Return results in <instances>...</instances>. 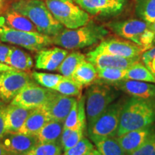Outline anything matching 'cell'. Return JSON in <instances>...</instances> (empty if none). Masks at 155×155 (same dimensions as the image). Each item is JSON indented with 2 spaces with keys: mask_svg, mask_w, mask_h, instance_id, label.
<instances>
[{
  "mask_svg": "<svg viewBox=\"0 0 155 155\" xmlns=\"http://www.w3.org/2000/svg\"><path fill=\"white\" fill-rule=\"evenodd\" d=\"M63 148L60 141L38 143L26 155H61Z\"/></svg>",
  "mask_w": 155,
  "mask_h": 155,
  "instance_id": "obj_31",
  "label": "cell"
},
{
  "mask_svg": "<svg viewBox=\"0 0 155 155\" xmlns=\"http://www.w3.org/2000/svg\"><path fill=\"white\" fill-rule=\"evenodd\" d=\"M83 10L96 16H111L123 9L125 0H73Z\"/></svg>",
  "mask_w": 155,
  "mask_h": 155,
  "instance_id": "obj_15",
  "label": "cell"
},
{
  "mask_svg": "<svg viewBox=\"0 0 155 155\" xmlns=\"http://www.w3.org/2000/svg\"><path fill=\"white\" fill-rule=\"evenodd\" d=\"M94 50L98 53L132 58L141 57L147 50L131 41L119 38H108L102 40Z\"/></svg>",
  "mask_w": 155,
  "mask_h": 155,
  "instance_id": "obj_10",
  "label": "cell"
},
{
  "mask_svg": "<svg viewBox=\"0 0 155 155\" xmlns=\"http://www.w3.org/2000/svg\"><path fill=\"white\" fill-rule=\"evenodd\" d=\"M7 2L8 0H0V16L3 15L7 9Z\"/></svg>",
  "mask_w": 155,
  "mask_h": 155,
  "instance_id": "obj_40",
  "label": "cell"
},
{
  "mask_svg": "<svg viewBox=\"0 0 155 155\" xmlns=\"http://www.w3.org/2000/svg\"><path fill=\"white\" fill-rule=\"evenodd\" d=\"M5 110V107L0 106V141L2 140V139L6 134Z\"/></svg>",
  "mask_w": 155,
  "mask_h": 155,
  "instance_id": "obj_38",
  "label": "cell"
},
{
  "mask_svg": "<svg viewBox=\"0 0 155 155\" xmlns=\"http://www.w3.org/2000/svg\"><path fill=\"white\" fill-rule=\"evenodd\" d=\"M64 122L50 119L36 135L39 143H49L60 141L63 130Z\"/></svg>",
  "mask_w": 155,
  "mask_h": 155,
  "instance_id": "obj_24",
  "label": "cell"
},
{
  "mask_svg": "<svg viewBox=\"0 0 155 155\" xmlns=\"http://www.w3.org/2000/svg\"><path fill=\"white\" fill-rule=\"evenodd\" d=\"M10 7L28 17L37 31L45 35L53 38L64 29L42 0H17L12 3Z\"/></svg>",
  "mask_w": 155,
  "mask_h": 155,
  "instance_id": "obj_2",
  "label": "cell"
},
{
  "mask_svg": "<svg viewBox=\"0 0 155 155\" xmlns=\"http://www.w3.org/2000/svg\"><path fill=\"white\" fill-rule=\"evenodd\" d=\"M83 87L73 81L71 78L65 77L58 85L55 87L54 91H57L64 96L77 97L79 98L82 96L81 91Z\"/></svg>",
  "mask_w": 155,
  "mask_h": 155,
  "instance_id": "obj_30",
  "label": "cell"
},
{
  "mask_svg": "<svg viewBox=\"0 0 155 155\" xmlns=\"http://www.w3.org/2000/svg\"><path fill=\"white\" fill-rule=\"evenodd\" d=\"M32 111V109H26L12 104L7 106L5 110L6 133L19 132Z\"/></svg>",
  "mask_w": 155,
  "mask_h": 155,
  "instance_id": "obj_19",
  "label": "cell"
},
{
  "mask_svg": "<svg viewBox=\"0 0 155 155\" xmlns=\"http://www.w3.org/2000/svg\"><path fill=\"white\" fill-rule=\"evenodd\" d=\"M153 129L154 128L151 126L143 129L128 131L116 137V139L126 154L129 155L144 144Z\"/></svg>",
  "mask_w": 155,
  "mask_h": 155,
  "instance_id": "obj_18",
  "label": "cell"
},
{
  "mask_svg": "<svg viewBox=\"0 0 155 155\" xmlns=\"http://www.w3.org/2000/svg\"><path fill=\"white\" fill-rule=\"evenodd\" d=\"M86 61L91 63L97 70L106 68L127 70L141 60V57L127 58L110 54L98 53L94 50L89 52L86 55Z\"/></svg>",
  "mask_w": 155,
  "mask_h": 155,
  "instance_id": "obj_14",
  "label": "cell"
},
{
  "mask_svg": "<svg viewBox=\"0 0 155 155\" xmlns=\"http://www.w3.org/2000/svg\"><path fill=\"white\" fill-rule=\"evenodd\" d=\"M137 14L145 22H155V0H135Z\"/></svg>",
  "mask_w": 155,
  "mask_h": 155,
  "instance_id": "obj_29",
  "label": "cell"
},
{
  "mask_svg": "<svg viewBox=\"0 0 155 155\" xmlns=\"http://www.w3.org/2000/svg\"><path fill=\"white\" fill-rule=\"evenodd\" d=\"M7 155H9V154H7Z\"/></svg>",
  "mask_w": 155,
  "mask_h": 155,
  "instance_id": "obj_46",
  "label": "cell"
},
{
  "mask_svg": "<svg viewBox=\"0 0 155 155\" xmlns=\"http://www.w3.org/2000/svg\"><path fill=\"white\" fill-rule=\"evenodd\" d=\"M154 121L155 104L152 100L131 96L123 103L116 137L128 131L151 127Z\"/></svg>",
  "mask_w": 155,
  "mask_h": 155,
  "instance_id": "obj_1",
  "label": "cell"
},
{
  "mask_svg": "<svg viewBox=\"0 0 155 155\" xmlns=\"http://www.w3.org/2000/svg\"><path fill=\"white\" fill-rule=\"evenodd\" d=\"M12 70H16V69L10 66V65H7V64L2 63V62H0V73L5 72V71H12Z\"/></svg>",
  "mask_w": 155,
  "mask_h": 155,
  "instance_id": "obj_41",
  "label": "cell"
},
{
  "mask_svg": "<svg viewBox=\"0 0 155 155\" xmlns=\"http://www.w3.org/2000/svg\"><path fill=\"white\" fill-rule=\"evenodd\" d=\"M68 54V50L62 48H44L38 52L35 58V67L45 71H57Z\"/></svg>",
  "mask_w": 155,
  "mask_h": 155,
  "instance_id": "obj_16",
  "label": "cell"
},
{
  "mask_svg": "<svg viewBox=\"0 0 155 155\" xmlns=\"http://www.w3.org/2000/svg\"><path fill=\"white\" fill-rule=\"evenodd\" d=\"M10 47L3 44L2 42L0 40V62L5 63L7 55H8Z\"/></svg>",
  "mask_w": 155,
  "mask_h": 155,
  "instance_id": "obj_39",
  "label": "cell"
},
{
  "mask_svg": "<svg viewBox=\"0 0 155 155\" xmlns=\"http://www.w3.org/2000/svg\"><path fill=\"white\" fill-rule=\"evenodd\" d=\"M129 155H155V129H154L146 141Z\"/></svg>",
  "mask_w": 155,
  "mask_h": 155,
  "instance_id": "obj_34",
  "label": "cell"
},
{
  "mask_svg": "<svg viewBox=\"0 0 155 155\" xmlns=\"http://www.w3.org/2000/svg\"><path fill=\"white\" fill-rule=\"evenodd\" d=\"M123 103H112L91 127L88 129V135L93 142L107 138L116 137L119 127L120 114Z\"/></svg>",
  "mask_w": 155,
  "mask_h": 155,
  "instance_id": "obj_8",
  "label": "cell"
},
{
  "mask_svg": "<svg viewBox=\"0 0 155 155\" xmlns=\"http://www.w3.org/2000/svg\"><path fill=\"white\" fill-rule=\"evenodd\" d=\"M129 96L143 99L152 100L155 97V85L154 83L133 80H123L112 86Z\"/></svg>",
  "mask_w": 155,
  "mask_h": 155,
  "instance_id": "obj_17",
  "label": "cell"
},
{
  "mask_svg": "<svg viewBox=\"0 0 155 155\" xmlns=\"http://www.w3.org/2000/svg\"><path fill=\"white\" fill-rule=\"evenodd\" d=\"M50 120L49 116L41 107L35 108L32 109V112L25 120L24 124L19 129V133L36 136L45 124Z\"/></svg>",
  "mask_w": 155,
  "mask_h": 155,
  "instance_id": "obj_20",
  "label": "cell"
},
{
  "mask_svg": "<svg viewBox=\"0 0 155 155\" xmlns=\"http://www.w3.org/2000/svg\"><path fill=\"white\" fill-rule=\"evenodd\" d=\"M84 130L82 129H76V130H73L71 134L64 143L62 148L64 152L68 150L69 149L72 148L75 144L80 141L83 137H84Z\"/></svg>",
  "mask_w": 155,
  "mask_h": 155,
  "instance_id": "obj_37",
  "label": "cell"
},
{
  "mask_svg": "<svg viewBox=\"0 0 155 155\" xmlns=\"http://www.w3.org/2000/svg\"><path fill=\"white\" fill-rule=\"evenodd\" d=\"M85 60H86L85 55L79 52H73L68 54L57 71L64 77L71 78L77 67Z\"/></svg>",
  "mask_w": 155,
  "mask_h": 155,
  "instance_id": "obj_25",
  "label": "cell"
},
{
  "mask_svg": "<svg viewBox=\"0 0 155 155\" xmlns=\"http://www.w3.org/2000/svg\"><path fill=\"white\" fill-rule=\"evenodd\" d=\"M32 77L39 84L50 90H54L58 83L65 78L62 75L40 73L36 71L32 73Z\"/></svg>",
  "mask_w": 155,
  "mask_h": 155,
  "instance_id": "obj_32",
  "label": "cell"
},
{
  "mask_svg": "<svg viewBox=\"0 0 155 155\" xmlns=\"http://www.w3.org/2000/svg\"><path fill=\"white\" fill-rule=\"evenodd\" d=\"M51 90L30 82L12 100L11 104L26 109L41 107L49 97Z\"/></svg>",
  "mask_w": 155,
  "mask_h": 155,
  "instance_id": "obj_11",
  "label": "cell"
},
{
  "mask_svg": "<svg viewBox=\"0 0 155 155\" xmlns=\"http://www.w3.org/2000/svg\"><path fill=\"white\" fill-rule=\"evenodd\" d=\"M7 153L6 152V151L5 150L2 146V144L1 141H0V155H7Z\"/></svg>",
  "mask_w": 155,
  "mask_h": 155,
  "instance_id": "obj_43",
  "label": "cell"
},
{
  "mask_svg": "<svg viewBox=\"0 0 155 155\" xmlns=\"http://www.w3.org/2000/svg\"><path fill=\"white\" fill-rule=\"evenodd\" d=\"M71 78L82 87L90 86L98 80V70L91 63L85 60L77 67Z\"/></svg>",
  "mask_w": 155,
  "mask_h": 155,
  "instance_id": "obj_21",
  "label": "cell"
},
{
  "mask_svg": "<svg viewBox=\"0 0 155 155\" xmlns=\"http://www.w3.org/2000/svg\"><path fill=\"white\" fill-rule=\"evenodd\" d=\"M0 98H1V97H0ZM0 106H1V105H0Z\"/></svg>",
  "mask_w": 155,
  "mask_h": 155,
  "instance_id": "obj_45",
  "label": "cell"
},
{
  "mask_svg": "<svg viewBox=\"0 0 155 155\" xmlns=\"http://www.w3.org/2000/svg\"><path fill=\"white\" fill-rule=\"evenodd\" d=\"M85 155H101V154L99 152V151L98 150H96V149H94V150H92L91 152H89L88 153H87Z\"/></svg>",
  "mask_w": 155,
  "mask_h": 155,
  "instance_id": "obj_42",
  "label": "cell"
},
{
  "mask_svg": "<svg viewBox=\"0 0 155 155\" xmlns=\"http://www.w3.org/2000/svg\"><path fill=\"white\" fill-rule=\"evenodd\" d=\"M45 4L56 20L67 29L78 28L91 20L88 13L73 0H46Z\"/></svg>",
  "mask_w": 155,
  "mask_h": 155,
  "instance_id": "obj_7",
  "label": "cell"
},
{
  "mask_svg": "<svg viewBox=\"0 0 155 155\" xmlns=\"http://www.w3.org/2000/svg\"><path fill=\"white\" fill-rule=\"evenodd\" d=\"M114 33L144 48L147 50L152 48L155 42V32L150 24L140 19H127L108 24Z\"/></svg>",
  "mask_w": 155,
  "mask_h": 155,
  "instance_id": "obj_6",
  "label": "cell"
},
{
  "mask_svg": "<svg viewBox=\"0 0 155 155\" xmlns=\"http://www.w3.org/2000/svg\"><path fill=\"white\" fill-rule=\"evenodd\" d=\"M119 96L115 88L108 84L95 83L86 93V112L88 129Z\"/></svg>",
  "mask_w": 155,
  "mask_h": 155,
  "instance_id": "obj_4",
  "label": "cell"
},
{
  "mask_svg": "<svg viewBox=\"0 0 155 155\" xmlns=\"http://www.w3.org/2000/svg\"><path fill=\"white\" fill-rule=\"evenodd\" d=\"M127 70L119 68L98 69V80L96 83H104L113 86L114 83L125 80Z\"/></svg>",
  "mask_w": 155,
  "mask_h": 155,
  "instance_id": "obj_27",
  "label": "cell"
},
{
  "mask_svg": "<svg viewBox=\"0 0 155 155\" xmlns=\"http://www.w3.org/2000/svg\"><path fill=\"white\" fill-rule=\"evenodd\" d=\"M0 40L34 52H38L53 45L51 37L38 32H25L9 28L5 24L3 15L0 16Z\"/></svg>",
  "mask_w": 155,
  "mask_h": 155,
  "instance_id": "obj_5",
  "label": "cell"
},
{
  "mask_svg": "<svg viewBox=\"0 0 155 155\" xmlns=\"http://www.w3.org/2000/svg\"><path fill=\"white\" fill-rule=\"evenodd\" d=\"M5 22L9 28L25 32H38L35 25L24 15L9 7L3 14Z\"/></svg>",
  "mask_w": 155,
  "mask_h": 155,
  "instance_id": "obj_22",
  "label": "cell"
},
{
  "mask_svg": "<svg viewBox=\"0 0 155 155\" xmlns=\"http://www.w3.org/2000/svg\"><path fill=\"white\" fill-rule=\"evenodd\" d=\"M125 80H133L155 83V78L141 61L137 62L127 69Z\"/></svg>",
  "mask_w": 155,
  "mask_h": 155,
  "instance_id": "obj_26",
  "label": "cell"
},
{
  "mask_svg": "<svg viewBox=\"0 0 155 155\" xmlns=\"http://www.w3.org/2000/svg\"><path fill=\"white\" fill-rule=\"evenodd\" d=\"M2 146L9 155H26L33 149L39 141L36 136L21 133L5 134L1 140Z\"/></svg>",
  "mask_w": 155,
  "mask_h": 155,
  "instance_id": "obj_13",
  "label": "cell"
},
{
  "mask_svg": "<svg viewBox=\"0 0 155 155\" xmlns=\"http://www.w3.org/2000/svg\"><path fill=\"white\" fill-rule=\"evenodd\" d=\"M76 100L75 97L64 96L51 90L48 100L41 108L50 119L64 122Z\"/></svg>",
  "mask_w": 155,
  "mask_h": 155,
  "instance_id": "obj_12",
  "label": "cell"
},
{
  "mask_svg": "<svg viewBox=\"0 0 155 155\" xmlns=\"http://www.w3.org/2000/svg\"><path fill=\"white\" fill-rule=\"evenodd\" d=\"M144 65L155 78V47L146 50L141 56Z\"/></svg>",
  "mask_w": 155,
  "mask_h": 155,
  "instance_id": "obj_36",
  "label": "cell"
},
{
  "mask_svg": "<svg viewBox=\"0 0 155 155\" xmlns=\"http://www.w3.org/2000/svg\"><path fill=\"white\" fill-rule=\"evenodd\" d=\"M108 34V31L104 27L90 20L78 28L63 29L52 38L55 45L66 50H76L97 44Z\"/></svg>",
  "mask_w": 155,
  "mask_h": 155,
  "instance_id": "obj_3",
  "label": "cell"
},
{
  "mask_svg": "<svg viewBox=\"0 0 155 155\" xmlns=\"http://www.w3.org/2000/svg\"><path fill=\"white\" fill-rule=\"evenodd\" d=\"M5 63L21 71H28L33 66L31 55L16 47H10Z\"/></svg>",
  "mask_w": 155,
  "mask_h": 155,
  "instance_id": "obj_23",
  "label": "cell"
},
{
  "mask_svg": "<svg viewBox=\"0 0 155 155\" xmlns=\"http://www.w3.org/2000/svg\"><path fill=\"white\" fill-rule=\"evenodd\" d=\"M150 29L152 30V31H154L155 32V22L152 23V24H150Z\"/></svg>",
  "mask_w": 155,
  "mask_h": 155,
  "instance_id": "obj_44",
  "label": "cell"
},
{
  "mask_svg": "<svg viewBox=\"0 0 155 155\" xmlns=\"http://www.w3.org/2000/svg\"><path fill=\"white\" fill-rule=\"evenodd\" d=\"M101 155H127L118 142L116 137H107L94 142Z\"/></svg>",
  "mask_w": 155,
  "mask_h": 155,
  "instance_id": "obj_28",
  "label": "cell"
},
{
  "mask_svg": "<svg viewBox=\"0 0 155 155\" xmlns=\"http://www.w3.org/2000/svg\"><path fill=\"white\" fill-rule=\"evenodd\" d=\"M63 129H69L71 130H76L78 129V100L70 111L68 115L64 121Z\"/></svg>",
  "mask_w": 155,
  "mask_h": 155,
  "instance_id": "obj_35",
  "label": "cell"
},
{
  "mask_svg": "<svg viewBox=\"0 0 155 155\" xmlns=\"http://www.w3.org/2000/svg\"><path fill=\"white\" fill-rule=\"evenodd\" d=\"M94 149V144L86 137H83L78 144L64 152L63 155H85Z\"/></svg>",
  "mask_w": 155,
  "mask_h": 155,
  "instance_id": "obj_33",
  "label": "cell"
},
{
  "mask_svg": "<svg viewBox=\"0 0 155 155\" xmlns=\"http://www.w3.org/2000/svg\"><path fill=\"white\" fill-rule=\"evenodd\" d=\"M30 82V76L25 71L12 70L1 72L0 97L5 101H9Z\"/></svg>",
  "mask_w": 155,
  "mask_h": 155,
  "instance_id": "obj_9",
  "label": "cell"
}]
</instances>
